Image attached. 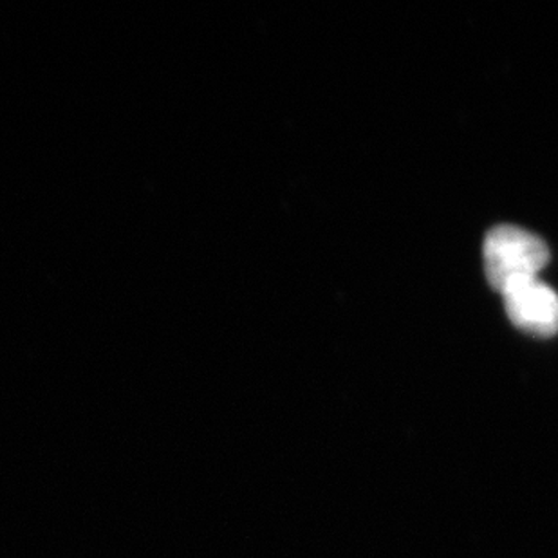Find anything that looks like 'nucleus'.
Returning <instances> with one entry per match:
<instances>
[{"mask_svg":"<svg viewBox=\"0 0 558 558\" xmlns=\"http://www.w3.org/2000/svg\"><path fill=\"white\" fill-rule=\"evenodd\" d=\"M486 279L492 288L505 293L511 286L538 279L549 263V250L543 239L519 227H497L486 235Z\"/></svg>","mask_w":558,"mask_h":558,"instance_id":"nucleus-1","label":"nucleus"},{"mask_svg":"<svg viewBox=\"0 0 558 558\" xmlns=\"http://www.w3.org/2000/svg\"><path fill=\"white\" fill-rule=\"evenodd\" d=\"M506 313L521 331L533 337L558 332V295L538 279L511 286L502 293Z\"/></svg>","mask_w":558,"mask_h":558,"instance_id":"nucleus-2","label":"nucleus"}]
</instances>
